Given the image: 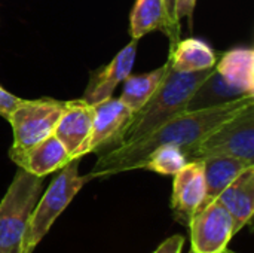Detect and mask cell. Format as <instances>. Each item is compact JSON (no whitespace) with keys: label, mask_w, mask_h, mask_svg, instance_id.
I'll list each match as a JSON object with an SVG mask.
<instances>
[{"label":"cell","mask_w":254,"mask_h":253,"mask_svg":"<svg viewBox=\"0 0 254 253\" xmlns=\"http://www.w3.org/2000/svg\"><path fill=\"white\" fill-rule=\"evenodd\" d=\"M183 152L188 163L210 157H232L254 166V104L220 124L205 139Z\"/></svg>","instance_id":"5"},{"label":"cell","mask_w":254,"mask_h":253,"mask_svg":"<svg viewBox=\"0 0 254 253\" xmlns=\"http://www.w3.org/2000/svg\"><path fill=\"white\" fill-rule=\"evenodd\" d=\"M205 198V179L204 163H188L182 170L174 174L171 209L174 218L182 225H189L192 215L202 204Z\"/></svg>","instance_id":"8"},{"label":"cell","mask_w":254,"mask_h":253,"mask_svg":"<svg viewBox=\"0 0 254 253\" xmlns=\"http://www.w3.org/2000/svg\"><path fill=\"white\" fill-rule=\"evenodd\" d=\"M217 200L234 218L237 233L249 225L254 213V166L240 173Z\"/></svg>","instance_id":"14"},{"label":"cell","mask_w":254,"mask_h":253,"mask_svg":"<svg viewBox=\"0 0 254 253\" xmlns=\"http://www.w3.org/2000/svg\"><path fill=\"white\" fill-rule=\"evenodd\" d=\"M171 67L170 58L164 66L159 69L144 73V75H137V76H128L124 81V89L119 97V100L134 113L137 112L158 89V86L162 84L164 78L167 76L168 70Z\"/></svg>","instance_id":"17"},{"label":"cell","mask_w":254,"mask_h":253,"mask_svg":"<svg viewBox=\"0 0 254 253\" xmlns=\"http://www.w3.org/2000/svg\"><path fill=\"white\" fill-rule=\"evenodd\" d=\"M94 106V122L83 155L103 151L107 143L127 125L132 112L119 100L109 97Z\"/></svg>","instance_id":"11"},{"label":"cell","mask_w":254,"mask_h":253,"mask_svg":"<svg viewBox=\"0 0 254 253\" xmlns=\"http://www.w3.org/2000/svg\"><path fill=\"white\" fill-rule=\"evenodd\" d=\"M171 69L179 73H195L213 69L217 63L213 49L199 39L179 40L170 52Z\"/></svg>","instance_id":"16"},{"label":"cell","mask_w":254,"mask_h":253,"mask_svg":"<svg viewBox=\"0 0 254 253\" xmlns=\"http://www.w3.org/2000/svg\"><path fill=\"white\" fill-rule=\"evenodd\" d=\"M137 42L138 40L132 39L116 54V57L107 66L91 73L89 84L82 97L83 101L88 104H97L112 97L116 86L131 75L137 57Z\"/></svg>","instance_id":"10"},{"label":"cell","mask_w":254,"mask_h":253,"mask_svg":"<svg viewBox=\"0 0 254 253\" xmlns=\"http://www.w3.org/2000/svg\"><path fill=\"white\" fill-rule=\"evenodd\" d=\"M10 160L18 166V169H22L37 177H45L55 173L71 161L70 154L55 134L48 136L37 145L18 155H12Z\"/></svg>","instance_id":"12"},{"label":"cell","mask_w":254,"mask_h":253,"mask_svg":"<svg viewBox=\"0 0 254 253\" xmlns=\"http://www.w3.org/2000/svg\"><path fill=\"white\" fill-rule=\"evenodd\" d=\"M65 104L67 101L48 97L36 100L22 98L7 116L13 131V143L9 149V157L21 154L54 134Z\"/></svg>","instance_id":"6"},{"label":"cell","mask_w":254,"mask_h":253,"mask_svg":"<svg viewBox=\"0 0 254 253\" xmlns=\"http://www.w3.org/2000/svg\"><path fill=\"white\" fill-rule=\"evenodd\" d=\"M213 75V69L195 73H179L170 67L167 76L153 95L131 115L127 125L101 152L138 142L173 116L188 110L190 100Z\"/></svg>","instance_id":"2"},{"label":"cell","mask_w":254,"mask_h":253,"mask_svg":"<svg viewBox=\"0 0 254 253\" xmlns=\"http://www.w3.org/2000/svg\"><path fill=\"white\" fill-rule=\"evenodd\" d=\"M79 161L80 158L68 161L39 198L28 219L19 253H33L77 192L85 186V183L92 180L91 174H79Z\"/></svg>","instance_id":"3"},{"label":"cell","mask_w":254,"mask_h":253,"mask_svg":"<svg viewBox=\"0 0 254 253\" xmlns=\"http://www.w3.org/2000/svg\"><path fill=\"white\" fill-rule=\"evenodd\" d=\"M165 4V34L170 39V52L174 49L177 42L180 40V25L176 16V0H164Z\"/></svg>","instance_id":"20"},{"label":"cell","mask_w":254,"mask_h":253,"mask_svg":"<svg viewBox=\"0 0 254 253\" xmlns=\"http://www.w3.org/2000/svg\"><path fill=\"white\" fill-rule=\"evenodd\" d=\"M252 104H254V95H240L211 106L185 110L150 131L141 140L101 152L89 174L92 179H101L138 170L147 155L164 145L177 146L182 151L192 148L220 124Z\"/></svg>","instance_id":"1"},{"label":"cell","mask_w":254,"mask_h":253,"mask_svg":"<svg viewBox=\"0 0 254 253\" xmlns=\"http://www.w3.org/2000/svg\"><path fill=\"white\" fill-rule=\"evenodd\" d=\"M222 253H237V252H232V251H228V249H226L225 252H222Z\"/></svg>","instance_id":"24"},{"label":"cell","mask_w":254,"mask_h":253,"mask_svg":"<svg viewBox=\"0 0 254 253\" xmlns=\"http://www.w3.org/2000/svg\"><path fill=\"white\" fill-rule=\"evenodd\" d=\"M196 6V0H176V16L179 21L183 18H190L193 9Z\"/></svg>","instance_id":"23"},{"label":"cell","mask_w":254,"mask_h":253,"mask_svg":"<svg viewBox=\"0 0 254 253\" xmlns=\"http://www.w3.org/2000/svg\"><path fill=\"white\" fill-rule=\"evenodd\" d=\"M190 251L193 253H222L237 233L235 221L219 200L201 204L189 222Z\"/></svg>","instance_id":"7"},{"label":"cell","mask_w":254,"mask_h":253,"mask_svg":"<svg viewBox=\"0 0 254 253\" xmlns=\"http://www.w3.org/2000/svg\"><path fill=\"white\" fill-rule=\"evenodd\" d=\"M189 253H193V252H192V251H190V252H189Z\"/></svg>","instance_id":"25"},{"label":"cell","mask_w":254,"mask_h":253,"mask_svg":"<svg viewBox=\"0 0 254 253\" xmlns=\"http://www.w3.org/2000/svg\"><path fill=\"white\" fill-rule=\"evenodd\" d=\"M153 30L165 31L164 0H137L129 16V33L134 40Z\"/></svg>","instance_id":"18"},{"label":"cell","mask_w":254,"mask_h":253,"mask_svg":"<svg viewBox=\"0 0 254 253\" xmlns=\"http://www.w3.org/2000/svg\"><path fill=\"white\" fill-rule=\"evenodd\" d=\"M185 245V239L183 236H173L170 239H167L156 251L153 253H182Z\"/></svg>","instance_id":"22"},{"label":"cell","mask_w":254,"mask_h":253,"mask_svg":"<svg viewBox=\"0 0 254 253\" xmlns=\"http://www.w3.org/2000/svg\"><path fill=\"white\" fill-rule=\"evenodd\" d=\"M186 164L188 158L180 148L164 145L152 151L147 158L140 164V169L155 171L164 176H174Z\"/></svg>","instance_id":"19"},{"label":"cell","mask_w":254,"mask_h":253,"mask_svg":"<svg viewBox=\"0 0 254 253\" xmlns=\"http://www.w3.org/2000/svg\"><path fill=\"white\" fill-rule=\"evenodd\" d=\"M22 98L7 92L3 86H0V116L6 118L9 116V113L16 107V104L21 101Z\"/></svg>","instance_id":"21"},{"label":"cell","mask_w":254,"mask_h":253,"mask_svg":"<svg viewBox=\"0 0 254 253\" xmlns=\"http://www.w3.org/2000/svg\"><path fill=\"white\" fill-rule=\"evenodd\" d=\"M216 75L238 95H254V51L250 48H235L223 54L216 63Z\"/></svg>","instance_id":"13"},{"label":"cell","mask_w":254,"mask_h":253,"mask_svg":"<svg viewBox=\"0 0 254 253\" xmlns=\"http://www.w3.org/2000/svg\"><path fill=\"white\" fill-rule=\"evenodd\" d=\"M204 179H205V198L202 204L217 200V197L229 186L240 173L250 164L232 157H210L202 160Z\"/></svg>","instance_id":"15"},{"label":"cell","mask_w":254,"mask_h":253,"mask_svg":"<svg viewBox=\"0 0 254 253\" xmlns=\"http://www.w3.org/2000/svg\"><path fill=\"white\" fill-rule=\"evenodd\" d=\"M43 189V177L18 169L0 201V253H19L27 224Z\"/></svg>","instance_id":"4"},{"label":"cell","mask_w":254,"mask_h":253,"mask_svg":"<svg viewBox=\"0 0 254 253\" xmlns=\"http://www.w3.org/2000/svg\"><path fill=\"white\" fill-rule=\"evenodd\" d=\"M94 122V106L82 98L70 100L61 113L54 134L64 145L70 158H82L83 149L89 140Z\"/></svg>","instance_id":"9"}]
</instances>
